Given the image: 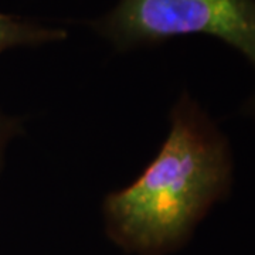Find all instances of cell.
<instances>
[{"label": "cell", "mask_w": 255, "mask_h": 255, "mask_svg": "<svg viewBox=\"0 0 255 255\" xmlns=\"http://www.w3.org/2000/svg\"><path fill=\"white\" fill-rule=\"evenodd\" d=\"M231 183L228 140L184 92L174 102L169 133L155 159L136 180L105 197V231L128 254H170L227 196Z\"/></svg>", "instance_id": "cell-1"}, {"label": "cell", "mask_w": 255, "mask_h": 255, "mask_svg": "<svg viewBox=\"0 0 255 255\" xmlns=\"http://www.w3.org/2000/svg\"><path fill=\"white\" fill-rule=\"evenodd\" d=\"M90 27L118 51L176 37H214L247 58L255 71V0H117ZM246 111L255 117V91Z\"/></svg>", "instance_id": "cell-2"}, {"label": "cell", "mask_w": 255, "mask_h": 255, "mask_svg": "<svg viewBox=\"0 0 255 255\" xmlns=\"http://www.w3.org/2000/svg\"><path fill=\"white\" fill-rule=\"evenodd\" d=\"M68 31L33 18L0 11V53L20 47H40L60 43Z\"/></svg>", "instance_id": "cell-3"}, {"label": "cell", "mask_w": 255, "mask_h": 255, "mask_svg": "<svg viewBox=\"0 0 255 255\" xmlns=\"http://www.w3.org/2000/svg\"><path fill=\"white\" fill-rule=\"evenodd\" d=\"M21 132V124L17 118L0 111V172L4 163V155L9 143Z\"/></svg>", "instance_id": "cell-4"}]
</instances>
